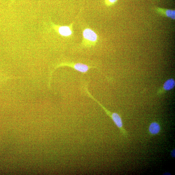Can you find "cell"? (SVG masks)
<instances>
[{"label":"cell","instance_id":"obj_8","mask_svg":"<svg viewBox=\"0 0 175 175\" xmlns=\"http://www.w3.org/2000/svg\"><path fill=\"white\" fill-rule=\"evenodd\" d=\"M106 4L108 6H111L112 5L115 3L117 0H106L105 1Z\"/></svg>","mask_w":175,"mask_h":175},{"label":"cell","instance_id":"obj_6","mask_svg":"<svg viewBox=\"0 0 175 175\" xmlns=\"http://www.w3.org/2000/svg\"><path fill=\"white\" fill-rule=\"evenodd\" d=\"M157 11L165 16L173 19H175V11L174 10L158 8Z\"/></svg>","mask_w":175,"mask_h":175},{"label":"cell","instance_id":"obj_2","mask_svg":"<svg viewBox=\"0 0 175 175\" xmlns=\"http://www.w3.org/2000/svg\"><path fill=\"white\" fill-rule=\"evenodd\" d=\"M64 66L71 67L75 71L82 73H86L88 72L90 68H93V67L89 66L86 64L82 63L66 62L59 64L54 69L58 67Z\"/></svg>","mask_w":175,"mask_h":175},{"label":"cell","instance_id":"obj_7","mask_svg":"<svg viewBox=\"0 0 175 175\" xmlns=\"http://www.w3.org/2000/svg\"><path fill=\"white\" fill-rule=\"evenodd\" d=\"M160 127L157 122H153L151 124L149 128V131L152 134H157L160 131Z\"/></svg>","mask_w":175,"mask_h":175},{"label":"cell","instance_id":"obj_5","mask_svg":"<svg viewBox=\"0 0 175 175\" xmlns=\"http://www.w3.org/2000/svg\"><path fill=\"white\" fill-rule=\"evenodd\" d=\"M175 86L174 79L172 78L168 79L165 82L162 88L159 90L158 93L161 94L165 92L171 90Z\"/></svg>","mask_w":175,"mask_h":175},{"label":"cell","instance_id":"obj_1","mask_svg":"<svg viewBox=\"0 0 175 175\" xmlns=\"http://www.w3.org/2000/svg\"><path fill=\"white\" fill-rule=\"evenodd\" d=\"M82 44L84 47H91L96 46L98 42V35L91 28L87 27L84 29L82 32Z\"/></svg>","mask_w":175,"mask_h":175},{"label":"cell","instance_id":"obj_9","mask_svg":"<svg viewBox=\"0 0 175 175\" xmlns=\"http://www.w3.org/2000/svg\"><path fill=\"white\" fill-rule=\"evenodd\" d=\"M171 155L173 157H175V149H173L171 152Z\"/></svg>","mask_w":175,"mask_h":175},{"label":"cell","instance_id":"obj_3","mask_svg":"<svg viewBox=\"0 0 175 175\" xmlns=\"http://www.w3.org/2000/svg\"><path fill=\"white\" fill-rule=\"evenodd\" d=\"M92 99L96 102L103 109L105 112H106L108 115L111 118L115 124L116 125L121 129L124 133L125 134V132L123 128V124L122 119L119 115L116 113H112L108 111L106 108H105L94 97H92Z\"/></svg>","mask_w":175,"mask_h":175},{"label":"cell","instance_id":"obj_4","mask_svg":"<svg viewBox=\"0 0 175 175\" xmlns=\"http://www.w3.org/2000/svg\"><path fill=\"white\" fill-rule=\"evenodd\" d=\"M74 23L69 26H59L55 27L57 33L61 36L69 37L72 36L73 33V26Z\"/></svg>","mask_w":175,"mask_h":175}]
</instances>
